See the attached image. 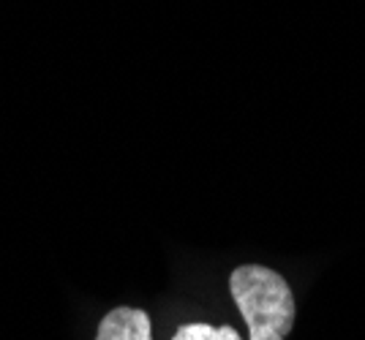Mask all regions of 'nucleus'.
Returning <instances> with one entry per match:
<instances>
[{
    "label": "nucleus",
    "mask_w": 365,
    "mask_h": 340,
    "mask_svg": "<svg viewBox=\"0 0 365 340\" xmlns=\"http://www.w3.org/2000/svg\"><path fill=\"white\" fill-rule=\"evenodd\" d=\"M229 292L248 324V340H287L294 326V297L287 278L262 264L232 272Z\"/></svg>",
    "instance_id": "1"
},
{
    "label": "nucleus",
    "mask_w": 365,
    "mask_h": 340,
    "mask_svg": "<svg viewBox=\"0 0 365 340\" xmlns=\"http://www.w3.org/2000/svg\"><path fill=\"white\" fill-rule=\"evenodd\" d=\"M96 340H153L150 316L142 308H115L101 319Z\"/></svg>",
    "instance_id": "2"
},
{
    "label": "nucleus",
    "mask_w": 365,
    "mask_h": 340,
    "mask_svg": "<svg viewBox=\"0 0 365 340\" xmlns=\"http://www.w3.org/2000/svg\"><path fill=\"white\" fill-rule=\"evenodd\" d=\"M172 340H243L232 326H213L197 322V324H182Z\"/></svg>",
    "instance_id": "3"
}]
</instances>
